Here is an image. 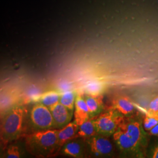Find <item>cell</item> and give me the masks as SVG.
Segmentation results:
<instances>
[{
    "mask_svg": "<svg viewBox=\"0 0 158 158\" xmlns=\"http://www.w3.org/2000/svg\"><path fill=\"white\" fill-rule=\"evenodd\" d=\"M58 129L37 131L25 136V145L29 152L35 156H49L57 151Z\"/></svg>",
    "mask_w": 158,
    "mask_h": 158,
    "instance_id": "obj_1",
    "label": "cell"
},
{
    "mask_svg": "<svg viewBox=\"0 0 158 158\" xmlns=\"http://www.w3.org/2000/svg\"><path fill=\"white\" fill-rule=\"evenodd\" d=\"M26 114L24 105L18 103L3 114L1 123V141L4 144L13 141L21 136Z\"/></svg>",
    "mask_w": 158,
    "mask_h": 158,
    "instance_id": "obj_2",
    "label": "cell"
},
{
    "mask_svg": "<svg viewBox=\"0 0 158 158\" xmlns=\"http://www.w3.org/2000/svg\"><path fill=\"white\" fill-rule=\"evenodd\" d=\"M124 118V115L112 107L102 112L94 117L97 134L106 136L113 135Z\"/></svg>",
    "mask_w": 158,
    "mask_h": 158,
    "instance_id": "obj_3",
    "label": "cell"
},
{
    "mask_svg": "<svg viewBox=\"0 0 158 158\" xmlns=\"http://www.w3.org/2000/svg\"><path fill=\"white\" fill-rule=\"evenodd\" d=\"M29 120L34 132L56 129L51 110L40 102H35L32 105L29 113Z\"/></svg>",
    "mask_w": 158,
    "mask_h": 158,
    "instance_id": "obj_4",
    "label": "cell"
},
{
    "mask_svg": "<svg viewBox=\"0 0 158 158\" xmlns=\"http://www.w3.org/2000/svg\"><path fill=\"white\" fill-rule=\"evenodd\" d=\"M119 128L126 132L141 149L145 147L147 143L145 130L141 121L134 118V115L125 117Z\"/></svg>",
    "mask_w": 158,
    "mask_h": 158,
    "instance_id": "obj_5",
    "label": "cell"
},
{
    "mask_svg": "<svg viewBox=\"0 0 158 158\" xmlns=\"http://www.w3.org/2000/svg\"><path fill=\"white\" fill-rule=\"evenodd\" d=\"M108 136L97 134L85 139L87 149L95 156H106L113 154V145Z\"/></svg>",
    "mask_w": 158,
    "mask_h": 158,
    "instance_id": "obj_6",
    "label": "cell"
},
{
    "mask_svg": "<svg viewBox=\"0 0 158 158\" xmlns=\"http://www.w3.org/2000/svg\"><path fill=\"white\" fill-rule=\"evenodd\" d=\"M113 139L119 151L125 155L141 157L142 149L124 130L118 128L113 135Z\"/></svg>",
    "mask_w": 158,
    "mask_h": 158,
    "instance_id": "obj_7",
    "label": "cell"
},
{
    "mask_svg": "<svg viewBox=\"0 0 158 158\" xmlns=\"http://www.w3.org/2000/svg\"><path fill=\"white\" fill-rule=\"evenodd\" d=\"M56 125V129H60L69 124L72 118L74 112L64 107L60 102L49 107Z\"/></svg>",
    "mask_w": 158,
    "mask_h": 158,
    "instance_id": "obj_8",
    "label": "cell"
},
{
    "mask_svg": "<svg viewBox=\"0 0 158 158\" xmlns=\"http://www.w3.org/2000/svg\"><path fill=\"white\" fill-rule=\"evenodd\" d=\"M63 155L72 158H83L87 151L85 139L74 138L67 142L61 149Z\"/></svg>",
    "mask_w": 158,
    "mask_h": 158,
    "instance_id": "obj_9",
    "label": "cell"
},
{
    "mask_svg": "<svg viewBox=\"0 0 158 158\" xmlns=\"http://www.w3.org/2000/svg\"><path fill=\"white\" fill-rule=\"evenodd\" d=\"M111 107L118 111L125 117L134 115L135 107L130 97L126 96H118L114 97L112 101Z\"/></svg>",
    "mask_w": 158,
    "mask_h": 158,
    "instance_id": "obj_10",
    "label": "cell"
},
{
    "mask_svg": "<svg viewBox=\"0 0 158 158\" xmlns=\"http://www.w3.org/2000/svg\"><path fill=\"white\" fill-rule=\"evenodd\" d=\"M79 125L74 121L70 122L69 124L58 129L57 131V141L58 148L57 151H60L63 146L67 142L75 138L79 130Z\"/></svg>",
    "mask_w": 158,
    "mask_h": 158,
    "instance_id": "obj_11",
    "label": "cell"
},
{
    "mask_svg": "<svg viewBox=\"0 0 158 158\" xmlns=\"http://www.w3.org/2000/svg\"><path fill=\"white\" fill-rule=\"evenodd\" d=\"M73 114V121L79 126L90 118L89 108L83 95H76Z\"/></svg>",
    "mask_w": 158,
    "mask_h": 158,
    "instance_id": "obj_12",
    "label": "cell"
},
{
    "mask_svg": "<svg viewBox=\"0 0 158 158\" xmlns=\"http://www.w3.org/2000/svg\"><path fill=\"white\" fill-rule=\"evenodd\" d=\"M83 97L89 108L90 118L96 117L103 111L104 106L102 95L93 96L85 94Z\"/></svg>",
    "mask_w": 158,
    "mask_h": 158,
    "instance_id": "obj_13",
    "label": "cell"
},
{
    "mask_svg": "<svg viewBox=\"0 0 158 158\" xmlns=\"http://www.w3.org/2000/svg\"><path fill=\"white\" fill-rule=\"evenodd\" d=\"M21 97V95L16 90L8 91L6 93H4L1 97V113L3 114L13 106L20 103L19 101Z\"/></svg>",
    "mask_w": 158,
    "mask_h": 158,
    "instance_id": "obj_14",
    "label": "cell"
},
{
    "mask_svg": "<svg viewBox=\"0 0 158 158\" xmlns=\"http://www.w3.org/2000/svg\"><path fill=\"white\" fill-rule=\"evenodd\" d=\"M97 134H98L94 124V117H93L87 119L79 126V130L75 138H80L85 139Z\"/></svg>",
    "mask_w": 158,
    "mask_h": 158,
    "instance_id": "obj_15",
    "label": "cell"
},
{
    "mask_svg": "<svg viewBox=\"0 0 158 158\" xmlns=\"http://www.w3.org/2000/svg\"><path fill=\"white\" fill-rule=\"evenodd\" d=\"M61 93L55 90L47 91L42 93L37 98L36 102H40L49 107L59 102Z\"/></svg>",
    "mask_w": 158,
    "mask_h": 158,
    "instance_id": "obj_16",
    "label": "cell"
},
{
    "mask_svg": "<svg viewBox=\"0 0 158 158\" xmlns=\"http://www.w3.org/2000/svg\"><path fill=\"white\" fill-rule=\"evenodd\" d=\"M105 90V85L100 81H91L85 86V94L90 96L102 95Z\"/></svg>",
    "mask_w": 158,
    "mask_h": 158,
    "instance_id": "obj_17",
    "label": "cell"
},
{
    "mask_svg": "<svg viewBox=\"0 0 158 158\" xmlns=\"http://www.w3.org/2000/svg\"><path fill=\"white\" fill-rule=\"evenodd\" d=\"M76 96L73 91L66 90L61 93L59 102L64 107L74 111Z\"/></svg>",
    "mask_w": 158,
    "mask_h": 158,
    "instance_id": "obj_18",
    "label": "cell"
},
{
    "mask_svg": "<svg viewBox=\"0 0 158 158\" xmlns=\"http://www.w3.org/2000/svg\"><path fill=\"white\" fill-rule=\"evenodd\" d=\"M158 124V111L152 114H146L143 121V125L145 131H150Z\"/></svg>",
    "mask_w": 158,
    "mask_h": 158,
    "instance_id": "obj_19",
    "label": "cell"
},
{
    "mask_svg": "<svg viewBox=\"0 0 158 158\" xmlns=\"http://www.w3.org/2000/svg\"><path fill=\"white\" fill-rule=\"evenodd\" d=\"M21 152L17 145H10L8 147L6 151V158H19L21 157Z\"/></svg>",
    "mask_w": 158,
    "mask_h": 158,
    "instance_id": "obj_20",
    "label": "cell"
},
{
    "mask_svg": "<svg viewBox=\"0 0 158 158\" xmlns=\"http://www.w3.org/2000/svg\"><path fill=\"white\" fill-rule=\"evenodd\" d=\"M158 111V96L150 102L147 114H152Z\"/></svg>",
    "mask_w": 158,
    "mask_h": 158,
    "instance_id": "obj_21",
    "label": "cell"
},
{
    "mask_svg": "<svg viewBox=\"0 0 158 158\" xmlns=\"http://www.w3.org/2000/svg\"><path fill=\"white\" fill-rule=\"evenodd\" d=\"M148 132L149 134L151 135L158 136V124Z\"/></svg>",
    "mask_w": 158,
    "mask_h": 158,
    "instance_id": "obj_22",
    "label": "cell"
},
{
    "mask_svg": "<svg viewBox=\"0 0 158 158\" xmlns=\"http://www.w3.org/2000/svg\"><path fill=\"white\" fill-rule=\"evenodd\" d=\"M151 158H158V143L153 149Z\"/></svg>",
    "mask_w": 158,
    "mask_h": 158,
    "instance_id": "obj_23",
    "label": "cell"
}]
</instances>
